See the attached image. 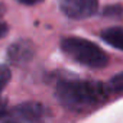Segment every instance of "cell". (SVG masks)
Returning a JSON list of instances; mask_svg holds the SVG:
<instances>
[{"label": "cell", "instance_id": "6da1fadb", "mask_svg": "<svg viewBox=\"0 0 123 123\" xmlns=\"http://www.w3.org/2000/svg\"><path fill=\"white\" fill-rule=\"evenodd\" d=\"M109 87L98 81L62 80L56 86V97L65 107L74 111L91 110L107 100Z\"/></svg>", "mask_w": 123, "mask_h": 123}, {"label": "cell", "instance_id": "7a4b0ae2", "mask_svg": "<svg viewBox=\"0 0 123 123\" xmlns=\"http://www.w3.org/2000/svg\"><path fill=\"white\" fill-rule=\"evenodd\" d=\"M61 48L68 56L86 67L101 68L107 65V54L87 39L65 38L61 41Z\"/></svg>", "mask_w": 123, "mask_h": 123}, {"label": "cell", "instance_id": "3957f363", "mask_svg": "<svg viewBox=\"0 0 123 123\" xmlns=\"http://www.w3.org/2000/svg\"><path fill=\"white\" fill-rule=\"evenodd\" d=\"M59 6L71 19H86L93 16L98 9L97 0H59Z\"/></svg>", "mask_w": 123, "mask_h": 123}, {"label": "cell", "instance_id": "277c9868", "mask_svg": "<svg viewBox=\"0 0 123 123\" xmlns=\"http://www.w3.org/2000/svg\"><path fill=\"white\" fill-rule=\"evenodd\" d=\"M35 54V48L32 45V42L29 41H18L13 45H10L9 51H7V58L10 62L16 64V65H22L26 64L32 59Z\"/></svg>", "mask_w": 123, "mask_h": 123}, {"label": "cell", "instance_id": "5b68a950", "mask_svg": "<svg viewBox=\"0 0 123 123\" xmlns=\"http://www.w3.org/2000/svg\"><path fill=\"white\" fill-rule=\"evenodd\" d=\"M15 114L26 122H31V123H38L41 120H43L45 114H46V110L45 107L41 104V103H23V104H19L16 109H15Z\"/></svg>", "mask_w": 123, "mask_h": 123}, {"label": "cell", "instance_id": "8992f818", "mask_svg": "<svg viewBox=\"0 0 123 123\" xmlns=\"http://www.w3.org/2000/svg\"><path fill=\"white\" fill-rule=\"evenodd\" d=\"M101 38L109 45L123 51V28H110L101 32Z\"/></svg>", "mask_w": 123, "mask_h": 123}, {"label": "cell", "instance_id": "52a82bcc", "mask_svg": "<svg viewBox=\"0 0 123 123\" xmlns=\"http://www.w3.org/2000/svg\"><path fill=\"white\" fill-rule=\"evenodd\" d=\"M109 90L116 91V93H122L123 91V73L114 75L110 83H109Z\"/></svg>", "mask_w": 123, "mask_h": 123}, {"label": "cell", "instance_id": "ba28073f", "mask_svg": "<svg viewBox=\"0 0 123 123\" xmlns=\"http://www.w3.org/2000/svg\"><path fill=\"white\" fill-rule=\"evenodd\" d=\"M12 74H10V70L6 67V65H0V93L3 91V88L7 86L9 80H10Z\"/></svg>", "mask_w": 123, "mask_h": 123}, {"label": "cell", "instance_id": "9c48e42d", "mask_svg": "<svg viewBox=\"0 0 123 123\" xmlns=\"http://www.w3.org/2000/svg\"><path fill=\"white\" fill-rule=\"evenodd\" d=\"M122 13H123V9L120 6H109L104 9V16H111V18L117 16L119 18V16H122Z\"/></svg>", "mask_w": 123, "mask_h": 123}, {"label": "cell", "instance_id": "30bf717a", "mask_svg": "<svg viewBox=\"0 0 123 123\" xmlns=\"http://www.w3.org/2000/svg\"><path fill=\"white\" fill-rule=\"evenodd\" d=\"M7 31H9L7 25H6V23H3V22H0V38H3V36L7 33Z\"/></svg>", "mask_w": 123, "mask_h": 123}, {"label": "cell", "instance_id": "8fae6325", "mask_svg": "<svg viewBox=\"0 0 123 123\" xmlns=\"http://www.w3.org/2000/svg\"><path fill=\"white\" fill-rule=\"evenodd\" d=\"M20 3H25V5H35L38 2H41V0H19Z\"/></svg>", "mask_w": 123, "mask_h": 123}, {"label": "cell", "instance_id": "7c38bea8", "mask_svg": "<svg viewBox=\"0 0 123 123\" xmlns=\"http://www.w3.org/2000/svg\"><path fill=\"white\" fill-rule=\"evenodd\" d=\"M5 114H6V107H5L3 103H0V117L5 116Z\"/></svg>", "mask_w": 123, "mask_h": 123}, {"label": "cell", "instance_id": "4fadbf2b", "mask_svg": "<svg viewBox=\"0 0 123 123\" xmlns=\"http://www.w3.org/2000/svg\"><path fill=\"white\" fill-rule=\"evenodd\" d=\"M2 12H3V7H2V6H0V15H2Z\"/></svg>", "mask_w": 123, "mask_h": 123}, {"label": "cell", "instance_id": "5bb4252c", "mask_svg": "<svg viewBox=\"0 0 123 123\" xmlns=\"http://www.w3.org/2000/svg\"><path fill=\"white\" fill-rule=\"evenodd\" d=\"M9 123H13V122H9Z\"/></svg>", "mask_w": 123, "mask_h": 123}]
</instances>
